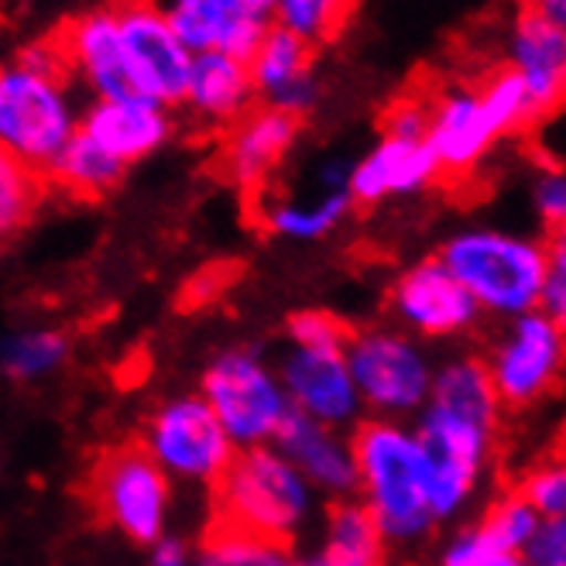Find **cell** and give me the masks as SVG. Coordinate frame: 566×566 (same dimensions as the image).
Listing matches in <instances>:
<instances>
[{
  "instance_id": "cell-1",
  "label": "cell",
  "mask_w": 566,
  "mask_h": 566,
  "mask_svg": "<svg viewBox=\"0 0 566 566\" xmlns=\"http://www.w3.org/2000/svg\"><path fill=\"white\" fill-rule=\"evenodd\" d=\"M360 505L371 512L385 543H412L432 525L426 494V460L416 432L395 419L360 422L354 440Z\"/></svg>"
},
{
  "instance_id": "cell-2",
  "label": "cell",
  "mask_w": 566,
  "mask_h": 566,
  "mask_svg": "<svg viewBox=\"0 0 566 566\" xmlns=\"http://www.w3.org/2000/svg\"><path fill=\"white\" fill-rule=\"evenodd\" d=\"M65 73L49 42L0 65V148L42 176L76 130Z\"/></svg>"
},
{
  "instance_id": "cell-3",
  "label": "cell",
  "mask_w": 566,
  "mask_h": 566,
  "mask_svg": "<svg viewBox=\"0 0 566 566\" xmlns=\"http://www.w3.org/2000/svg\"><path fill=\"white\" fill-rule=\"evenodd\" d=\"M213 488V522L282 546H292L313 509V488L275 447L234 453Z\"/></svg>"
},
{
  "instance_id": "cell-4",
  "label": "cell",
  "mask_w": 566,
  "mask_h": 566,
  "mask_svg": "<svg viewBox=\"0 0 566 566\" xmlns=\"http://www.w3.org/2000/svg\"><path fill=\"white\" fill-rule=\"evenodd\" d=\"M440 264L474 298L478 310L515 319L536 313L546 275V244L502 230H463L443 244Z\"/></svg>"
},
{
  "instance_id": "cell-5",
  "label": "cell",
  "mask_w": 566,
  "mask_h": 566,
  "mask_svg": "<svg viewBox=\"0 0 566 566\" xmlns=\"http://www.w3.org/2000/svg\"><path fill=\"white\" fill-rule=\"evenodd\" d=\"M172 478L148 457L142 443H117L86 471V505L130 543H158L172 505Z\"/></svg>"
},
{
  "instance_id": "cell-6",
  "label": "cell",
  "mask_w": 566,
  "mask_h": 566,
  "mask_svg": "<svg viewBox=\"0 0 566 566\" xmlns=\"http://www.w3.org/2000/svg\"><path fill=\"white\" fill-rule=\"evenodd\" d=\"M203 402L234 447H269L289 416L279 375L251 350L220 354L203 375Z\"/></svg>"
},
{
  "instance_id": "cell-7",
  "label": "cell",
  "mask_w": 566,
  "mask_h": 566,
  "mask_svg": "<svg viewBox=\"0 0 566 566\" xmlns=\"http://www.w3.org/2000/svg\"><path fill=\"white\" fill-rule=\"evenodd\" d=\"M497 426L426 406L419 422V450L426 460V494L432 522L450 518L474 494L494 450Z\"/></svg>"
},
{
  "instance_id": "cell-8",
  "label": "cell",
  "mask_w": 566,
  "mask_h": 566,
  "mask_svg": "<svg viewBox=\"0 0 566 566\" xmlns=\"http://www.w3.org/2000/svg\"><path fill=\"white\" fill-rule=\"evenodd\" d=\"M344 360L360 395V406L378 412L381 419L409 416L426 406L432 368L426 354L398 329L354 333Z\"/></svg>"
},
{
  "instance_id": "cell-9",
  "label": "cell",
  "mask_w": 566,
  "mask_h": 566,
  "mask_svg": "<svg viewBox=\"0 0 566 566\" xmlns=\"http://www.w3.org/2000/svg\"><path fill=\"white\" fill-rule=\"evenodd\" d=\"M138 443L169 478L199 484H217L238 453L199 395H182L155 409Z\"/></svg>"
},
{
  "instance_id": "cell-10",
  "label": "cell",
  "mask_w": 566,
  "mask_h": 566,
  "mask_svg": "<svg viewBox=\"0 0 566 566\" xmlns=\"http://www.w3.org/2000/svg\"><path fill=\"white\" fill-rule=\"evenodd\" d=\"M563 326L543 313L515 316L484 360L502 409H528L546 398L563 375Z\"/></svg>"
},
{
  "instance_id": "cell-11",
  "label": "cell",
  "mask_w": 566,
  "mask_h": 566,
  "mask_svg": "<svg viewBox=\"0 0 566 566\" xmlns=\"http://www.w3.org/2000/svg\"><path fill=\"white\" fill-rule=\"evenodd\" d=\"M111 11L117 18L120 52L135 96L151 99L165 111L182 104L192 55L179 45L172 28L145 0H114Z\"/></svg>"
},
{
  "instance_id": "cell-12",
  "label": "cell",
  "mask_w": 566,
  "mask_h": 566,
  "mask_svg": "<svg viewBox=\"0 0 566 566\" xmlns=\"http://www.w3.org/2000/svg\"><path fill=\"white\" fill-rule=\"evenodd\" d=\"M303 117L272 104H251L234 124L220 130V172L251 196H261L272 172L298 138Z\"/></svg>"
},
{
  "instance_id": "cell-13",
  "label": "cell",
  "mask_w": 566,
  "mask_h": 566,
  "mask_svg": "<svg viewBox=\"0 0 566 566\" xmlns=\"http://www.w3.org/2000/svg\"><path fill=\"white\" fill-rule=\"evenodd\" d=\"M279 381L292 412L329 429L354 426L364 409L344 354H313L292 347L282 360Z\"/></svg>"
},
{
  "instance_id": "cell-14",
  "label": "cell",
  "mask_w": 566,
  "mask_h": 566,
  "mask_svg": "<svg viewBox=\"0 0 566 566\" xmlns=\"http://www.w3.org/2000/svg\"><path fill=\"white\" fill-rule=\"evenodd\" d=\"M494 142L478 86H447L429 96L426 145L440 165V179H468Z\"/></svg>"
},
{
  "instance_id": "cell-15",
  "label": "cell",
  "mask_w": 566,
  "mask_h": 566,
  "mask_svg": "<svg viewBox=\"0 0 566 566\" xmlns=\"http://www.w3.org/2000/svg\"><path fill=\"white\" fill-rule=\"evenodd\" d=\"M391 310L409 329L437 340L471 329L481 313L474 298L463 292V285L440 264V258L416 264L395 282Z\"/></svg>"
},
{
  "instance_id": "cell-16",
  "label": "cell",
  "mask_w": 566,
  "mask_h": 566,
  "mask_svg": "<svg viewBox=\"0 0 566 566\" xmlns=\"http://www.w3.org/2000/svg\"><path fill=\"white\" fill-rule=\"evenodd\" d=\"M65 70H76L96 90L99 99H127L135 96L127 80V65L120 52L117 18L111 8L90 11L83 18L65 21L52 39H45Z\"/></svg>"
},
{
  "instance_id": "cell-17",
  "label": "cell",
  "mask_w": 566,
  "mask_h": 566,
  "mask_svg": "<svg viewBox=\"0 0 566 566\" xmlns=\"http://www.w3.org/2000/svg\"><path fill=\"white\" fill-rule=\"evenodd\" d=\"M313 62H316V45L292 35L282 24H272L261 49L248 62L254 93L264 96V104L303 117L316 104Z\"/></svg>"
},
{
  "instance_id": "cell-18",
  "label": "cell",
  "mask_w": 566,
  "mask_h": 566,
  "mask_svg": "<svg viewBox=\"0 0 566 566\" xmlns=\"http://www.w3.org/2000/svg\"><path fill=\"white\" fill-rule=\"evenodd\" d=\"M76 130H83L93 145H99L120 165H130L169 142L172 117L165 107L142 96L96 99L86 111V117L76 124Z\"/></svg>"
},
{
  "instance_id": "cell-19",
  "label": "cell",
  "mask_w": 566,
  "mask_h": 566,
  "mask_svg": "<svg viewBox=\"0 0 566 566\" xmlns=\"http://www.w3.org/2000/svg\"><path fill=\"white\" fill-rule=\"evenodd\" d=\"M512 70L518 73L536 120L556 114L566 93V31L522 11L512 31Z\"/></svg>"
},
{
  "instance_id": "cell-20",
  "label": "cell",
  "mask_w": 566,
  "mask_h": 566,
  "mask_svg": "<svg viewBox=\"0 0 566 566\" xmlns=\"http://www.w3.org/2000/svg\"><path fill=\"white\" fill-rule=\"evenodd\" d=\"M275 443H279L275 450L306 478L313 491H326L337 497H347L350 491H357L354 453L337 429L319 426L289 409Z\"/></svg>"
},
{
  "instance_id": "cell-21",
  "label": "cell",
  "mask_w": 566,
  "mask_h": 566,
  "mask_svg": "<svg viewBox=\"0 0 566 566\" xmlns=\"http://www.w3.org/2000/svg\"><path fill=\"white\" fill-rule=\"evenodd\" d=\"M437 179H440V165L432 158L426 142L381 138L347 172V196H350V203L375 207L388 196L416 192Z\"/></svg>"
},
{
  "instance_id": "cell-22",
  "label": "cell",
  "mask_w": 566,
  "mask_h": 566,
  "mask_svg": "<svg viewBox=\"0 0 566 566\" xmlns=\"http://www.w3.org/2000/svg\"><path fill=\"white\" fill-rule=\"evenodd\" d=\"M251 99H254V83L244 62L220 52L192 55L182 104H189V111L199 120L223 130L251 107Z\"/></svg>"
},
{
  "instance_id": "cell-23",
  "label": "cell",
  "mask_w": 566,
  "mask_h": 566,
  "mask_svg": "<svg viewBox=\"0 0 566 566\" xmlns=\"http://www.w3.org/2000/svg\"><path fill=\"white\" fill-rule=\"evenodd\" d=\"M127 172V165L111 158L99 145H93L83 130H73V138L49 165L45 182L70 192L76 199H104L111 196Z\"/></svg>"
},
{
  "instance_id": "cell-24",
  "label": "cell",
  "mask_w": 566,
  "mask_h": 566,
  "mask_svg": "<svg viewBox=\"0 0 566 566\" xmlns=\"http://www.w3.org/2000/svg\"><path fill=\"white\" fill-rule=\"evenodd\" d=\"M350 207L354 203L347 196V186H329L313 203H275V199L272 203H261V217L272 234H282L292 241H316L329 234V230L347 217Z\"/></svg>"
},
{
  "instance_id": "cell-25",
  "label": "cell",
  "mask_w": 566,
  "mask_h": 566,
  "mask_svg": "<svg viewBox=\"0 0 566 566\" xmlns=\"http://www.w3.org/2000/svg\"><path fill=\"white\" fill-rule=\"evenodd\" d=\"M326 556L344 559V563H368L381 566L385 559V539L381 528L375 525L371 512L360 502H337L326 522Z\"/></svg>"
},
{
  "instance_id": "cell-26",
  "label": "cell",
  "mask_w": 566,
  "mask_h": 566,
  "mask_svg": "<svg viewBox=\"0 0 566 566\" xmlns=\"http://www.w3.org/2000/svg\"><path fill=\"white\" fill-rule=\"evenodd\" d=\"M192 566H298L282 543H269L238 532L230 525H220L210 518V528L199 543Z\"/></svg>"
},
{
  "instance_id": "cell-27",
  "label": "cell",
  "mask_w": 566,
  "mask_h": 566,
  "mask_svg": "<svg viewBox=\"0 0 566 566\" xmlns=\"http://www.w3.org/2000/svg\"><path fill=\"white\" fill-rule=\"evenodd\" d=\"M49 182L42 172L28 169L11 151L0 148V241H8L39 213Z\"/></svg>"
},
{
  "instance_id": "cell-28",
  "label": "cell",
  "mask_w": 566,
  "mask_h": 566,
  "mask_svg": "<svg viewBox=\"0 0 566 566\" xmlns=\"http://www.w3.org/2000/svg\"><path fill=\"white\" fill-rule=\"evenodd\" d=\"M70 357V340L59 329H24L0 344V364L14 381H35L59 371Z\"/></svg>"
},
{
  "instance_id": "cell-29",
  "label": "cell",
  "mask_w": 566,
  "mask_h": 566,
  "mask_svg": "<svg viewBox=\"0 0 566 566\" xmlns=\"http://www.w3.org/2000/svg\"><path fill=\"white\" fill-rule=\"evenodd\" d=\"M478 99H481V111L494 130V138H505L515 135V130H525L536 124V114H532V104L525 96V86L518 80V73L512 65H502L494 70L481 86H478Z\"/></svg>"
},
{
  "instance_id": "cell-30",
  "label": "cell",
  "mask_w": 566,
  "mask_h": 566,
  "mask_svg": "<svg viewBox=\"0 0 566 566\" xmlns=\"http://www.w3.org/2000/svg\"><path fill=\"white\" fill-rule=\"evenodd\" d=\"M357 11V0H279L275 18L310 45H326L340 35Z\"/></svg>"
},
{
  "instance_id": "cell-31",
  "label": "cell",
  "mask_w": 566,
  "mask_h": 566,
  "mask_svg": "<svg viewBox=\"0 0 566 566\" xmlns=\"http://www.w3.org/2000/svg\"><path fill=\"white\" fill-rule=\"evenodd\" d=\"M539 525V515L532 512L522 497L512 491L505 497H497V502L484 512V518L474 525L481 536L494 546V549H502V553H515L522 556L525 543L532 539V532H536Z\"/></svg>"
},
{
  "instance_id": "cell-32",
  "label": "cell",
  "mask_w": 566,
  "mask_h": 566,
  "mask_svg": "<svg viewBox=\"0 0 566 566\" xmlns=\"http://www.w3.org/2000/svg\"><path fill=\"white\" fill-rule=\"evenodd\" d=\"M289 337H292V347L298 350H313V354H344L354 329L337 319L333 313H323V310H306V313H295L289 319Z\"/></svg>"
},
{
  "instance_id": "cell-33",
  "label": "cell",
  "mask_w": 566,
  "mask_h": 566,
  "mask_svg": "<svg viewBox=\"0 0 566 566\" xmlns=\"http://www.w3.org/2000/svg\"><path fill=\"white\" fill-rule=\"evenodd\" d=\"M515 494L539 518H563L566 515V468H563V460L553 457V460H543L539 468H532L522 478Z\"/></svg>"
},
{
  "instance_id": "cell-34",
  "label": "cell",
  "mask_w": 566,
  "mask_h": 566,
  "mask_svg": "<svg viewBox=\"0 0 566 566\" xmlns=\"http://www.w3.org/2000/svg\"><path fill=\"white\" fill-rule=\"evenodd\" d=\"M536 313L549 316L559 326L566 319V238H563V230H559V234H553L549 244H546V275H543V285H539Z\"/></svg>"
},
{
  "instance_id": "cell-35",
  "label": "cell",
  "mask_w": 566,
  "mask_h": 566,
  "mask_svg": "<svg viewBox=\"0 0 566 566\" xmlns=\"http://www.w3.org/2000/svg\"><path fill=\"white\" fill-rule=\"evenodd\" d=\"M269 28H272L269 18H254V14H244V11H230L217 52L248 65L254 59V52L261 49L264 35H269Z\"/></svg>"
},
{
  "instance_id": "cell-36",
  "label": "cell",
  "mask_w": 566,
  "mask_h": 566,
  "mask_svg": "<svg viewBox=\"0 0 566 566\" xmlns=\"http://www.w3.org/2000/svg\"><path fill=\"white\" fill-rule=\"evenodd\" d=\"M443 566H525L522 556L494 549L478 528H468L463 536H457L443 556Z\"/></svg>"
},
{
  "instance_id": "cell-37",
  "label": "cell",
  "mask_w": 566,
  "mask_h": 566,
  "mask_svg": "<svg viewBox=\"0 0 566 566\" xmlns=\"http://www.w3.org/2000/svg\"><path fill=\"white\" fill-rule=\"evenodd\" d=\"M525 566H566V522L563 518H539L532 539L522 549Z\"/></svg>"
},
{
  "instance_id": "cell-38",
  "label": "cell",
  "mask_w": 566,
  "mask_h": 566,
  "mask_svg": "<svg viewBox=\"0 0 566 566\" xmlns=\"http://www.w3.org/2000/svg\"><path fill=\"white\" fill-rule=\"evenodd\" d=\"M426 127H429V99L422 96L395 99L385 111V138L426 142Z\"/></svg>"
},
{
  "instance_id": "cell-39",
  "label": "cell",
  "mask_w": 566,
  "mask_h": 566,
  "mask_svg": "<svg viewBox=\"0 0 566 566\" xmlns=\"http://www.w3.org/2000/svg\"><path fill=\"white\" fill-rule=\"evenodd\" d=\"M536 210L553 227V234H559L563 220H566V182H563L559 169H553V172H546L539 179V186H536Z\"/></svg>"
},
{
  "instance_id": "cell-40",
  "label": "cell",
  "mask_w": 566,
  "mask_h": 566,
  "mask_svg": "<svg viewBox=\"0 0 566 566\" xmlns=\"http://www.w3.org/2000/svg\"><path fill=\"white\" fill-rule=\"evenodd\" d=\"M151 566H192V559H189V553H186L182 543H176V539H158L155 543Z\"/></svg>"
},
{
  "instance_id": "cell-41",
  "label": "cell",
  "mask_w": 566,
  "mask_h": 566,
  "mask_svg": "<svg viewBox=\"0 0 566 566\" xmlns=\"http://www.w3.org/2000/svg\"><path fill=\"white\" fill-rule=\"evenodd\" d=\"M525 11H528V14H536V18H543V21L553 24V28H563V31H566V0H528Z\"/></svg>"
},
{
  "instance_id": "cell-42",
  "label": "cell",
  "mask_w": 566,
  "mask_h": 566,
  "mask_svg": "<svg viewBox=\"0 0 566 566\" xmlns=\"http://www.w3.org/2000/svg\"><path fill=\"white\" fill-rule=\"evenodd\" d=\"M155 14H172V11H196V8H223L227 0H145Z\"/></svg>"
},
{
  "instance_id": "cell-43",
  "label": "cell",
  "mask_w": 566,
  "mask_h": 566,
  "mask_svg": "<svg viewBox=\"0 0 566 566\" xmlns=\"http://www.w3.org/2000/svg\"><path fill=\"white\" fill-rule=\"evenodd\" d=\"M234 11H244V14H254V18H269L275 11L279 0H227Z\"/></svg>"
},
{
  "instance_id": "cell-44",
  "label": "cell",
  "mask_w": 566,
  "mask_h": 566,
  "mask_svg": "<svg viewBox=\"0 0 566 566\" xmlns=\"http://www.w3.org/2000/svg\"><path fill=\"white\" fill-rule=\"evenodd\" d=\"M303 566H368V563H344V559H333V556L319 553L316 559H310V563H303Z\"/></svg>"
}]
</instances>
